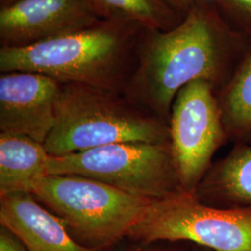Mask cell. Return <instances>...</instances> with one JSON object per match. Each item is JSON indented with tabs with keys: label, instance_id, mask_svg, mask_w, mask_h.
<instances>
[{
	"label": "cell",
	"instance_id": "1",
	"mask_svg": "<svg viewBox=\"0 0 251 251\" xmlns=\"http://www.w3.org/2000/svg\"><path fill=\"white\" fill-rule=\"evenodd\" d=\"M251 49L211 2L198 0L172 29H144L124 94L170 122L172 103L179 90L191 82L204 80L217 93Z\"/></svg>",
	"mask_w": 251,
	"mask_h": 251
},
{
	"label": "cell",
	"instance_id": "2",
	"mask_svg": "<svg viewBox=\"0 0 251 251\" xmlns=\"http://www.w3.org/2000/svg\"><path fill=\"white\" fill-rule=\"evenodd\" d=\"M143 26L100 20L91 26L24 48H0V71H28L61 83L124 93L133 72Z\"/></svg>",
	"mask_w": 251,
	"mask_h": 251
},
{
	"label": "cell",
	"instance_id": "3",
	"mask_svg": "<svg viewBox=\"0 0 251 251\" xmlns=\"http://www.w3.org/2000/svg\"><path fill=\"white\" fill-rule=\"evenodd\" d=\"M132 142H170L169 121L122 92L63 83L57 120L44 144L50 156Z\"/></svg>",
	"mask_w": 251,
	"mask_h": 251
},
{
	"label": "cell",
	"instance_id": "4",
	"mask_svg": "<svg viewBox=\"0 0 251 251\" xmlns=\"http://www.w3.org/2000/svg\"><path fill=\"white\" fill-rule=\"evenodd\" d=\"M82 245L111 250L125 240L153 200L79 175L48 174L28 188Z\"/></svg>",
	"mask_w": 251,
	"mask_h": 251
},
{
	"label": "cell",
	"instance_id": "5",
	"mask_svg": "<svg viewBox=\"0 0 251 251\" xmlns=\"http://www.w3.org/2000/svg\"><path fill=\"white\" fill-rule=\"evenodd\" d=\"M48 174L79 175L150 200L184 192L167 143H119L61 156H50Z\"/></svg>",
	"mask_w": 251,
	"mask_h": 251
},
{
	"label": "cell",
	"instance_id": "6",
	"mask_svg": "<svg viewBox=\"0 0 251 251\" xmlns=\"http://www.w3.org/2000/svg\"><path fill=\"white\" fill-rule=\"evenodd\" d=\"M135 242H188L213 251H251V211L223 209L181 192L153 200L126 235Z\"/></svg>",
	"mask_w": 251,
	"mask_h": 251
},
{
	"label": "cell",
	"instance_id": "7",
	"mask_svg": "<svg viewBox=\"0 0 251 251\" xmlns=\"http://www.w3.org/2000/svg\"><path fill=\"white\" fill-rule=\"evenodd\" d=\"M169 125L181 188L194 193L218 149L230 143L214 88L204 80L183 87L172 103Z\"/></svg>",
	"mask_w": 251,
	"mask_h": 251
},
{
	"label": "cell",
	"instance_id": "8",
	"mask_svg": "<svg viewBox=\"0 0 251 251\" xmlns=\"http://www.w3.org/2000/svg\"><path fill=\"white\" fill-rule=\"evenodd\" d=\"M62 86L38 73H1V133L25 135L45 144L57 120Z\"/></svg>",
	"mask_w": 251,
	"mask_h": 251
},
{
	"label": "cell",
	"instance_id": "9",
	"mask_svg": "<svg viewBox=\"0 0 251 251\" xmlns=\"http://www.w3.org/2000/svg\"><path fill=\"white\" fill-rule=\"evenodd\" d=\"M100 20L90 0H18L0 8V45H34L86 29Z\"/></svg>",
	"mask_w": 251,
	"mask_h": 251
},
{
	"label": "cell",
	"instance_id": "10",
	"mask_svg": "<svg viewBox=\"0 0 251 251\" xmlns=\"http://www.w3.org/2000/svg\"><path fill=\"white\" fill-rule=\"evenodd\" d=\"M0 225L16 233L28 251H110L77 242L63 222L28 192L0 195Z\"/></svg>",
	"mask_w": 251,
	"mask_h": 251
},
{
	"label": "cell",
	"instance_id": "11",
	"mask_svg": "<svg viewBox=\"0 0 251 251\" xmlns=\"http://www.w3.org/2000/svg\"><path fill=\"white\" fill-rule=\"evenodd\" d=\"M193 194L207 206L251 211V144H235L213 162Z\"/></svg>",
	"mask_w": 251,
	"mask_h": 251
},
{
	"label": "cell",
	"instance_id": "12",
	"mask_svg": "<svg viewBox=\"0 0 251 251\" xmlns=\"http://www.w3.org/2000/svg\"><path fill=\"white\" fill-rule=\"evenodd\" d=\"M50 154L44 144L25 135L0 133V195L27 192L47 175Z\"/></svg>",
	"mask_w": 251,
	"mask_h": 251
},
{
	"label": "cell",
	"instance_id": "13",
	"mask_svg": "<svg viewBox=\"0 0 251 251\" xmlns=\"http://www.w3.org/2000/svg\"><path fill=\"white\" fill-rule=\"evenodd\" d=\"M216 94L229 142L251 144V49Z\"/></svg>",
	"mask_w": 251,
	"mask_h": 251
},
{
	"label": "cell",
	"instance_id": "14",
	"mask_svg": "<svg viewBox=\"0 0 251 251\" xmlns=\"http://www.w3.org/2000/svg\"><path fill=\"white\" fill-rule=\"evenodd\" d=\"M102 20H119L145 29L167 31L182 20L163 0H90Z\"/></svg>",
	"mask_w": 251,
	"mask_h": 251
},
{
	"label": "cell",
	"instance_id": "15",
	"mask_svg": "<svg viewBox=\"0 0 251 251\" xmlns=\"http://www.w3.org/2000/svg\"><path fill=\"white\" fill-rule=\"evenodd\" d=\"M211 2L226 24L251 45V0H205Z\"/></svg>",
	"mask_w": 251,
	"mask_h": 251
},
{
	"label": "cell",
	"instance_id": "16",
	"mask_svg": "<svg viewBox=\"0 0 251 251\" xmlns=\"http://www.w3.org/2000/svg\"><path fill=\"white\" fill-rule=\"evenodd\" d=\"M128 241V244L121 247V249H118L117 251H197V246L188 242L156 241L141 243L131 240ZM110 251H116V250L113 248Z\"/></svg>",
	"mask_w": 251,
	"mask_h": 251
},
{
	"label": "cell",
	"instance_id": "17",
	"mask_svg": "<svg viewBox=\"0 0 251 251\" xmlns=\"http://www.w3.org/2000/svg\"><path fill=\"white\" fill-rule=\"evenodd\" d=\"M0 251H28L26 246L16 233L0 225Z\"/></svg>",
	"mask_w": 251,
	"mask_h": 251
},
{
	"label": "cell",
	"instance_id": "18",
	"mask_svg": "<svg viewBox=\"0 0 251 251\" xmlns=\"http://www.w3.org/2000/svg\"><path fill=\"white\" fill-rule=\"evenodd\" d=\"M171 9L178 13L180 17H184L194 6L198 3V0H163Z\"/></svg>",
	"mask_w": 251,
	"mask_h": 251
},
{
	"label": "cell",
	"instance_id": "19",
	"mask_svg": "<svg viewBox=\"0 0 251 251\" xmlns=\"http://www.w3.org/2000/svg\"><path fill=\"white\" fill-rule=\"evenodd\" d=\"M18 0H0V8H3V7H7L10 4L16 2Z\"/></svg>",
	"mask_w": 251,
	"mask_h": 251
},
{
	"label": "cell",
	"instance_id": "20",
	"mask_svg": "<svg viewBox=\"0 0 251 251\" xmlns=\"http://www.w3.org/2000/svg\"><path fill=\"white\" fill-rule=\"evenodd\" d=\"M197 251H213L209 249H206V248H202V247H198L197 246Z\"/></svg>",
	"mask_w": 251,
	"mask_h": 251
}]
</instances>
